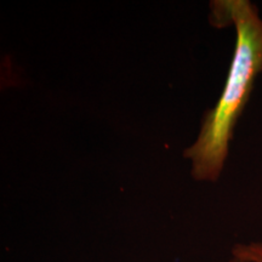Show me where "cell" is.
Segmentation results:
<instances>
[{"mask_svg":"<svg viewBox=\"0 0 262 262\" xmlns=\"http://www.w3.org/2000/svg\"><path fill=\"white\" fill-rule=\"evenodd\" d=\"M227 262H247V261H243V260H241V258L234 257V256H232V255H231V258H229Z\"/></svg>","mask_w":262,"mask_h":262,"instance_id":"3","label":"cell"},{"mask_svg":"<svg viewBox=\"0 0 262 262\" xmlns=\"http://www.w3.org/2000/svg\"><path fill=\"white\" fill-rule=\"evenodd\" d=\"M209 21L235 32L233 56L215 106L205 113L198 136L183 152L198 182H217L224 172L235 125L262 73V17L250 0H214Z\"/></svg>","mask_w":262,"mask_h":262,"instance_id":"1","label":"cell"},{"mask_svg":"<svg viewBox=\"0 0 262 262\" xmlns=\"http://www.w3.org/2000/svg\"><path fill=\"white\" fill-rule=\"evenodd\" d=\"M231 255L247 262H262V242L235 244Z\"/></svg>","mask_w":262,"mask_h":262,"instance_id":"2","label":"cell"}]
</instances>
